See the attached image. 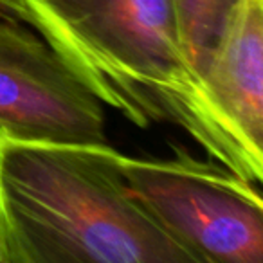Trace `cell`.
<instances>
[{
	"mask_svg": "<svg viewBox=\"0 0 263 263\" xmlns=\"http://www.w3.org/2000/svg\"><path fill=\"white\" fill-rule=\"evenodd\" d=\"M0 134L42 143H106L105 105L40 34L8 16H0Z\"/></svg>",
	"mask_w": 263,
	"mask_h": 263,
	"instance_id": "obj_4",
	"label": "cell"
},
{
	"mask_svg": "<svg viewBox=\"0 0 263 263\" xmlns=\"http://www.w3.org/2000/svg\"><path fill=\"white\" fill-rule=\"evenodd\" d=\"M121 155L0 134L4 263H195L132 195Z\"/></svg>",
	"mask_w": 263,
	"mask_h": 263,
	"instance_id": "obj_1",
	"label": "cell"
},
{
	"mask_svg": "<svg viewBox=\"0 0 263 263\" xmlns=\"http://www.w3.org/2000/svg\"><path fill=\"white\" fill-rule=\"evenodd\" d=\"M0 263H4V247H2V234H0Z\"/></svg>",
	"mask_w": 263,
	"mask_h": 263,
	"instance_id": "obj_8",
	"label": "cell"
},
{
	"mask_svg": "<svg viewBox=\"0 0 263 263\" xmlns=\"http://www.w3.org/2000/svg\"><path fill=\"white\" fill-rule=\"evenodd\" d=\"M213 106L251 166L263 177V0H240L204 74Z\"/></svg>",
	"mask_w": 263,
	"mask_h": 263,
	"instance_id": "obj_5",
	"label": "cell"
},
{
	"mask_svg": "<svg viewBox=\"0 0 263 263\" xmlns=\"http://www.w3.org/2000/svg\"><path fill=\"white\" fill-rule=\"evenodd\" d=\"M0 16H8L22 22V6L20 0H0Z\"/></svg>",
	"mask_w": 263,
	"mask_h": 263,
	"instance_id": "obj_7",
	"label": "cell"
},
{
	"mask_svg": "<svg viewBox=\"0 0 263 263\" xmlns=\"http://www.w3.org/2000/svg\"><path fill=\"white\" fill-rule=\"evenodd\" d=\"M121 170L132 195L195 263H263L258 184L182 150L168 159L123 154Z\"/></svg>",
	"mask_w": 263,
	"mask_h": 263,
	"instance_id": "obj_3",
	"label": "cell"
},
{
	"mask_svg": "<svg viewBox=\"0 0 263 263\" xmlns=\"http://www.w3.org/2000/svg\"><path fill=\"white\" fill-rule=\"evenodd\" d=\"M170 4L184 52L204 81L213 52L240 0H170Z\"/></svg>",
	"mask_w": 263,
	"mask_h": 263,
	"instance_id": "obj_6",
	"label": "cell"
},
{
	"mask_svg": "<svg viewBox=\"0 0 263 263\" xmlns=\"http://www.w3.org/2000/svg\"><path fill=\"white\" fill-rule=\"evenodd\" d=\"M33 27L105 106L136 126L173 124L258 184L182 49L170 0H20Z\"/></svg>",
	"mask_w": 263,
	"mask_h": 263,
	"instance_id": "obj_2",
	"label": "cell"
}]
</instances>
